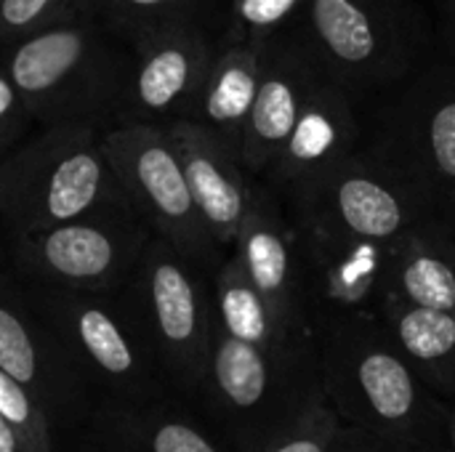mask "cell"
<instances>
[{
	"mask_svg": "<svg viewBox=\"0 0 455 452\" xmlns=\"http://www.w3.org/2000/svg\"><path fill=\"white\" fill-rule=\"evenodd\" d=\"M323 75L304 32H275L261 40V80L240 141V160L253 178L267 176Z\"/></svg>",
	"mask_w": 455,
	"mask_h": 452,
	"instance_id": "obj_17",
	"label": "cell"
},
{
	"mask_svg": "<svg viewBox=\"0 0 455 452\" xmlns=\"http://www.w3.org/2000/svg\"><path fill=\"white\" fill-rule=\"evenodd\" d=\"M163 128L181 160L205 226L221 248L232 245L256 184L245 170L240 152L213 128L192 117H179Z\"/></svg>",
	"mask_w": 455,
	"mask_h": 452,
	"instance_id": "obj_18",
	"label": "cell"
},
{
	"mask_svg": "<svg viewBox=\"0 0 455 452\" xmlns=\"http://www.w3.org/2000/svg\"><path fill=\"white\" fill-rule=\"evenodd\" d=\"M0 452H37L16 426H11L3 416H0Z\"/></svg>",
	"mask_w": 455,
	"mask_h": 452,
	"instance_id": "obj_31",
	"label": "cell"
},
{
	"mask_svg": "<svg viewBox=\"0 0 455 452\" xmlns=\"http://www.w3.org/2000/svg\"><path fill=\"white\" fill-rule=\"evenodd\" d=\"M379 320L413 373L440 400H455V314L384 293Z\"/></svg>",
	"mask_w": 455,
	"mask_h": 452,
	"instance_id": "obj_22",
	"label": "cell"
},
{
	"mask_svg": "<svg viewBox=\"0 0 455 452\" xmlns=\"http://www.w3.org/2000/svg\"><path fill=\"white\" fill-rule=\"evenodd\" d=\"M0 416L21 432V437L37 452L56 450L53 429L43 413V408L35 402V397L5 370H0Z\"/></svg>",
	"mask_w": 455,
	"mask_h": 452,
	"instance_id": "obj_26",
	"label": "cell"
},
{
	"mask_svg": "<svg viewBox=\"0 0 455 452\" xmlns=\"http://www.w3.org/2000/svg\"><path fill=\"white\" fill-rule=\"evenodd\" d=\"M3 67L40 125L120 123L133 51L99 19L67 11L45 29L5 45Z\"/></svg>",
	"mask_w": 455,
	"mask_h": 452,
	"instance_id": "obj_2",
	"label": "cell"
},
{
	"mask_svg": "<svg viewBox=\"0 0 455 452\" xmlns=\"http://www.w3.org/2000/svg\"><path fill=\"white\" fill-rule=\"evenodd\" d=\"M261 80V40H229L216 48L213 64L200 88L192 120L213 128L240 152L243 131Z\"/></svg>",
	"mask_w": 455,
	"mask_h": 452,
	"instance_id": "obj_23",
	"label": "cell"
},
{
	"mask_svg": "<svg viewBox=\"0 0 455 452\" xmlns=\"http://www.w3.org/2000/svg\"><path fill=\"white\" fill-rule=\"evenodd\" d=\"M435 210H455V83L429 77L400 107L376 147Z\"/></svg>",
	"mask_w": 455,
	"mask_h": 452,
	"instance_id": "obj_16",
	"label": "cell"
},
{
	"mask_svg": "<svg viewBox=\"0 0 455 452\" xmlns=\"http://www.w3.org/2000/svg\"><path fill=\"white\" fill-rule=\"evenodd\" d=\"M392 0H307L304 37L328 77L344 88L387 80L405 61Z\"/></svg>",
	"mask_w": 455,
	"mask_h": 452,
	"instance_id": "obj_11",
	"label": "cell"
},
{
	"mask_svg": "<svg viewBox=\"0 0 455 452\" xmlns=\"http://www.w3.org/2000/svg\"><path fill=\"white\" fill-rule=\"evenodd\" d=\"M69 437L67 452H232L179 394L152 402L99 400Z\"/></svg>",
	"mask_w": 455,
	"mask_h": 452,
	"instance_id": "obj_15",
	"label": "cell"
},
{
	"mask_svg": "<svg viewBox=\"0 0 455 452\" xmlns=\"http://www.w3.org/2000/svg\"><path fill=\"white\" fill-rule=\"evenodd\" d=\"M333 452H395L389 445H384L381 440H376L373 434L363 432V429H355V426H347L341 429L339 440H336V448Z\"/></svg>",
	"mask_w": 455,
	"mask_h": 452,
	"instance_id": "obj_30",
	"label": "cell"
},
{
	"mask_svg": "<svg viewBox=\"0 0 455 452\" xmlns=\"http://www.w3.org/2000/svg\"><path fill=\"white\" fill-rule=\"evenodd\" d=\"M171 389L189 402L213 336L211 277L152 234L128 282L117 290Z\"/></svg>",
	"mask_w": 455,
	"mask_h": 452,
	"instance_id": "obj_6",
	"label": "cell"
},
{
	"mask_svg": "<svg viewBox=\"0 0 455 452\" xmlns=\"http://www.w3.org/2000/svg\"><path fill=\"white\" fill-rule=\"evenodd\" d=\"M299 224L389 242L408 226L437 216L421 189L384 152H349L285 194Z\"/></svg>",
	"mask_w": 455,
	"mask_h": 452,
	"instance_id": "obj_9",
	"label": "cell"
},
{
	"mask_svg": "<svg viewBox=\"0 0 455 452\" xmlns=\"http://www.w3.org/2000/svg\"><path fill=\"white\" fill-rule=\"evenodd\" d=\"M453 19H455V13H453Z\"/></svg>",
	"mask_w": 455,
	"mask_h": 452,
	"instance_id": "obj_36",
	"label": "cell"
},
{
	"mask_svg": "<svg viewBox=\"0 0 455 452\" xmlns=\"http://www.w3.org/2000/svg\"><path fill=\"white\" fill-rule=\"evenodd\" d=\"M320 384L341 424L395 452H445V400L405 362L379 314L315 330Z\"/></svg>",
	"mask_w": 455,
	"mask_h": 452,
	"instance_id": "obj_1",
	"label": "cell"
},
{
	"mask_svg": "<svg viewBox=\"0 0 455 452\" xmlns=\"http://www.w3.org/2000/svg\"><path fill=\"white\" fill-rule=\"evenodd\" d=\"M101 144L133 210L149 224L152 234L163 237L189 264L213 277L224 261V248L197 210L165 128L120 120L104 128Z\"/></svg>",
	"mask_w": 455,
	"mask_h": 452,
	"instance_id": "obj_7",
	"label": "cell"
},
{
	"mask_svg": "<svg viewBox=\"0 0 455 452\" xmlns=\"http://www.w3.org/2000/svg\"><path fill=\"white\" fill-rule=\"evenodd\" d=\"M307 0H229L232 29L240 40H267L283 32L299 13H304Z\"/></svg>",
	"mask_w": 455,
	"mask_h": 452,
	"instance_id": "obj_27",
	"label": "cell"
},
{
	"mask_svg": "<svg viewBox=\"0 0 455 452\" xmlns=\"http://www.w3.org/2000/svg\"><path fill=\"white\" fill-rule=\"evenodd\" d=\"M323 394L317 352L275 354L224 333L213 336L189 405L232 452H259Z\"/></svg>",
	"mask_w": 455,
	"mask_h": 452,
	"instance_id": "obj_4",
	"label": "cell"
},
{
	"mask_svg": "<svg viewBox=\"0 0 455 452\" xmlns=\"http://www.w3.org/2000/svg\"><path fill=\"white\" fill-rule=\"evenodd\" d=\"M341 429L344 424L323 392L283 434L259 452H333Z\"/></svg>",
	"mask_w": 455,
	"mask_h": 452,
	"instance_id": "obj_25",
	"label": "cell"
},
{
	"mask_svg": "<svg viewBox=\"0 0 455 452\" xmlns=\"http://www.w3.org/2000/svg\"><path fill=\"white\" fill-rule=\"evenodd\" d=\"M69 11V0H0V45L24 40Z\"/></svg>",
	"mask_w": 455,
	"mask_h": 452,
	"instance_id": "obj_28",
	"label": "cell"
},
{
	"mask_svg": "<svg viewBox=\"0 0 455 452\" xmlns=\"http://www.w3.org/2000/svg\"><path fill=\"white\" fill-rule=\"evenodd\" d=\"M360 120L349 88L323 75L304 101L283 149L267 170V184L280 194H291L341 157L357 149Z\"/></svg>",
	"mask_w": 455,
	"mask_h": 452,
	"instance_id": "obj_19",
	"label": "cell"
},
{
	"mask_svg": "<svg viewBox=\"0 0 455 452\" xmlns=\"http://www.w3.org/2000/svg\"><path fill=\"white\" fill-rule=\"evenodd\" d=\"M29 123H35V120L29 115L19 88L13 85L11 75L0 64V160L8 157L27 139Z\"/></svg>",
	"mask_w": 455,
	"mask_h": 452,
	"instance_id": "obj_29",
	"label": "cell"
},
{
	"mask_svg": "<svg viewBox=\"0 0 455 452\" xmlns=\"http://www.w3.org/2000/svg\"><path fill=\"white\" fill-rule=\"evenodd\" d=\"M149 240V224L120 205L8 240L5 266L32 285L117 293Z\"/></svg>",
	"mask_w": 455,
	"mask_h": 452,
	"instance_id": "obj_8",
	"label": "cell"
},
{
	"mask_svg": "<svg viewBox=\"0 0 455 452\" xmlns=\"http://www.w3.org/2000/svg\"><path fill=\"white\" fill-rule=\"evenodd\" d=\"M0 370L35 397L56 440L77 429L99 402L8 266H0Z\"/></svg>",
	"mask_w": 455,
	"mask_h": 452,
	"instance_id": "obj_10",
	"label": "cell"
},
{
	"mask_svg": "<svg viewBox=\"0 0 455 452\" xmlns=\"http://www.w3.org/2000/svg\"><path fill=\"white\" fill-rule=\"evenodd\" d=\"M5 258H8V237H5L3 224H0V266H5Z\"/></svg>",
	"mask_w": 455,
	"mask_h": 452,
	"instance_id": "obj_34",
	"label": "cell"
},
{
	"mask_svg": "<svg viewBox=\"0 0 455 452\" xmlns=\"http://www.w3.org/2000/svg\"><path fill=\"white\" fill-rule=\"evenodd\" d=\"M200 16L160 27L131 45L133 69L120 120L168 125L192 117L216 56Z\"/></svg>",
	"mask_w": 455,
	"mask_h": 452,
	"instance_id": "obj_12",
	"label": "cell"
},
{
	"mask_svg": "<svg viewBox=\"0 0 455 452\" xmlns=\"http://www.w3.org/2000/svg\"><path fill=\"white\" fill-rule=\"evenodd\" d=\"M232 245L245 274L277 317L296 333L315 338L296 224L285 216L280 194L269 184H253L248 210Z\"/></svg>",
	"mask_w": 455,
	"mask_h": 452,
	"instance_id": "obj_14",
	"label": "cell"
},
{
	"mask_svg": "<svg viewBox=\"0 0 455 452\" xmlns=\"http://www.w3.org/2000/svg\"><path fill=\"white\" fill-rule=\"evenodd\" d=\"M216 325L237 341L275 354H315V338L288 328L245 274L237 256H227L211 277Z\"/></svg>",
	"mask_w": 455,
	"mask_h": 452,
	"instance_id": "obj_21",
	"label": "cell"
},
{
	"mask_svg": "<svg viewBox=\"0 0 455 452\" xmlns=\"http://www.w3.org/2000/svg\"><path fill=\"white\" fill-rule=\"evenodd\" d=\"M293 224L304 261L312 328L379 314L387 293V242Z\"/></svg>",
	"mask_w": 455,
	"mask_h": 452,
	"instance_id": "obj_13",
	"label": "cell"
},
{
	"mask_svg": "<svg viewBox=\"0 0 455 452\" xmlns=\"http://www.w3.org/2000/svg\"><path fill=\"white\" fill-rule=\"evenodd\" d=\"M109 0H69V11L80 13V16H88V19H99L101 21V13L107 8Z\"/></svg>",
	"mask_w": 455,
	"mask_h": 452,
	"instance_id": "obj_32",
	"label": "cell"
},
{
	"mask_svg": "<svg viewBox=\"0 0 455 452\" xmlns=\"http://www.w3.org/2000/svg\"><path fill=\"white\" fill-rule=\"evenodd\" d=\"M448 5H451V11L455 13V0H448Z\"/></svg>",
	"mask_w": 455,
	"mask_h": 452,
	"instance_id": "obj_35",
	"label": "cell"
},
{
	"mask_svg": "<svg viewBox=\"0 0 455 452\" xmlns=\"http://www.w3.org/2000/svg\"><path fill=\"white\" fill-rule=\"evenodd\" d=\"M445 452H455V400H445Z\"/></svg>",
	"mask_w": 455,
	"mask_h": 452,
	"instance_id": "obj_33",
	"label": "cell"
},
{
	"mask_svg": "<svg viewBox=\"0 0 455 452\" xmlns=\"http://www.w3.org/2000/svg\"><path fill=\"white\" fill-rule=\"evenodd\" d=\"M387 293L455 314V237L440 216H429L387 242Z\"/></svg>",
	"mask_w": 455,
	"mask_h": 452,
	"instance_id": "obj_20",
	"label": "cell"
},
{
	"mask_svg": "<svg viewBox=\"0 0 455 452\" xmlns=\"http://www.w3.org/2000/svg\"><path fill=\"white\" fill-rule=\"evenodd\" d=\"M101 133L93 123L43 125L0 160V224L8 240L131 205Z\"/></svg>",
	"mask_w": 455,
	"mask_h": 452,
	"instance_id": "obj_3",
	"label": "cell"
},
{
	"mask_svg": "<svg viewBox=\"0 0 455 452\" xmlns=\"http://www.w3.org/2000/svg\"><path fill=\"white\" fill-rule=\"evenodd\" d=\"M203 0H109L101 24L120 37L123 43L133 45L144 35L200 16Z\"/></svg>",
	"mask_w": 455,
	"mask_h": 452,
	"instance_id": "obj_24",
	"label": "cell"
},
{
	"mask_svg": "<svg viewBox=\"0 0 455 452\" xmlns=\"http://www.w3.org/2000/svg\"><path fill=\"white\" fill-rule=\"evenodd\" d=\"M43 320L99 400L152 402L176 394L120 293L24 282Z\"/></svg>",
	"mask_w": 455,
	"mask_h": 452,
	"instance_id": "obj_5",
	"label": "cell"
}]
</instances>
